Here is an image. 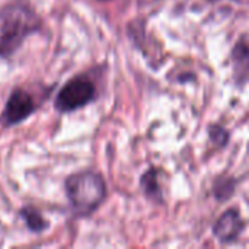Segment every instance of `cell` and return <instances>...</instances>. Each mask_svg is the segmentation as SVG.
<instances>
[{
    "instance_id": "cell-1",
    "label": "cell",
    "mask_w": 249,
    "mask_h": 249,
    "mask_svg": "<svg viewBox=\"0 0 249 249\" xmlns=\"http://www.w3.org/2000/svg\"><path fill=\"white\" fill-rule=\"evenodd\" d=\"M41 26L38 15L23 4H7L0 9V57L12 55L26 36Z\"/></svg>"
},
{
    "instance_id": "cell-2",
    "label": "cell",
    "mask_w": 249,
    "mask_h": 249,
    "mask_svg": "<svg viewBox=\"0 0 249 249\" xmlns=\"http://www.w3.org/2000/svg\"><path fill=\"white\" fill-rule=\"evenodd\" d=\"M66 193L74 212L80 216H88L101 206L107 188L101 175L85 171L67 178Z\"/></svg>"
},
{
    "instance_id": "cell-3",
    "label": "cell",
    "mask_w": 249,
    "mask_h": 249,
    "mask_svg": "<svg viewBox=\"0 0 249 249\" xmlns=\"http://www.w3.org/2000/svg\"><path fill=\"white\" fill-rule=\"evenodd\" d=\"M95 96V86L86 77H76L67 82L57 95L55 108L61 112L74 111L89 104Z\"/></svg>"
},
{
    "instance_id": "cell-4",
    "label": "cell",
    "mask_w": 249,
    "mask_h": 249,
    "mask_svg": "<svg viewBox=\"0 0 249 249\" xmlns=\"http://www.w3.org/2000/svg\"><path fill=\"white\" fill-rule=\"evenodd\" d=\"M35 111V104L32 96L23 89H16L7 99L3 112V123L6 125H15L25 118H28Z\"/></svg>"
},
{
    "instance_id": "cell-5",
    "label": "cell",
    "mask_w": 249,
    "mask_h": 249,
    "mask_svg": "<svg viewBox=\"0 0 249 249\" xmlns=\"http://www.w3.org/2000/svg\"><path fill=\"white\" fill-rule=\"evenodd\" d=\"M242 229H244V222L239 213L236 210H228L216 222L213 228V233L220 242H232L241 235Z\"/></svg>"
},
{
    "instance_id": "cell-6",
    "label": "cell",
    "mask_w": 249,
    "mask_h": 249,
    "mask_svg": "<svg viewBox=\"0 0 249 249\" xmlns=\"http://www.w3.org/2000/svg\"><path fill=\"white\" fill-rule=\"evenodd\" d=\"M233 63L239 76L249 71V41L241 39L233 50Z\"/></svg>"
},
{
    "instance_id": "cell-7",
    "label": "cell",
    "mask_w": 249,
    "mask_h": 249,
    "mask_svg": "<svg viewBox=\"0 0 249 249\" xmlns=\"http://www.w3.org/2000/svg\"><path fill=\"white\" fill-rule=\"evenodd\" d=\"M20 216L23 217L26 226L34 231V232H41L47 228V223L45 220L41 217V214L34 209V207H25L22 212H20Z\"/></svg>"
},
{
    "instance_id": "cell-8",
    "label": "cell",
    "mask_w": 249,
    "mask_h": 249,
    "mask_svg": "<svg viewBox=\"0 0 249 249\" xmlns=\"http://www.w3.org/2000/svg\"><path fill=\"white\" fill-rule=\"evenodd\" d=\"M142 185L146 191L147 196H159V187H158V181H156V172L155 171H149L146 175H143L142 178Z\"/></svg>"
},
{
    "instance_id": "cell-9",
    "label": "cell",
    "mask_w": 249,
    "mask_h": 249,
    "mask_svg": "<svg viewBox=\"0 0 249 249\" xmlns=\"http://www.w3.org/2000/svg\"><path fill=\"white\" fill-rule=\"evenodd\" d=\"M213 130L216 131V134L212 131V133H210L212 139L214 140V143H217V144L223 146V144L228 142V133H226L223 128H220V127H213Z\"/></svg>"
}]
</instances>
